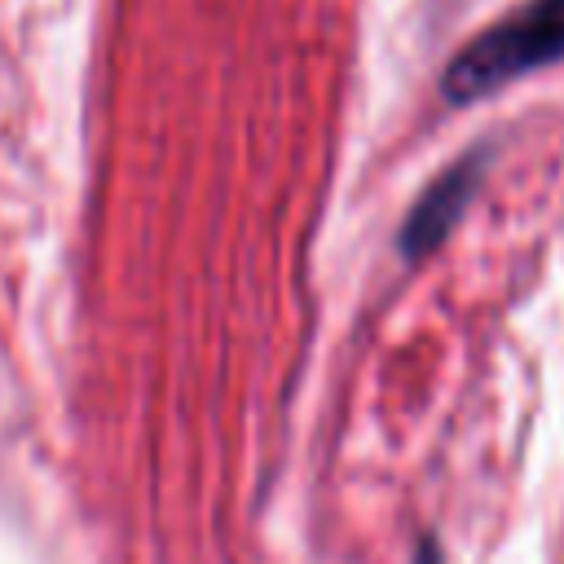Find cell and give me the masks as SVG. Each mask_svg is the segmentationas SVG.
<instances>
[{"label": "cell", "mask_w": 564, "mask_h": 564, "mask_svg": "<svg viewBox=\"0 0 564 564\" xmlns=\"http://www.w3.org/2000/svg\"><path fill=\"white\" fill-rule=\"evenodd\" d=\"M551 62H564V0H529L463 44L441 75V93L463 106Z\"/></svg>", "instance_id": "1"}, {"label": "cell", "mask_w": 564, "mask_h": 564, "mask_svg": "<svg viewBox=\"0 0 564 564\" xmlns=\"http://www.w3.org/2000/svg\"><path fill=\"white\" fill-rule=\"evenodd\" d=\"M485 159L489 154H467L441 181L427 185V194L414 203V212H410V220L401 225V238H397L405 260H423L427 251H436L449 238V229L458 225V216L467 212V203H471V194L480 185Z\"/></svg>", "instance_id": "2"}, {"label": "cell", "mask_w": 564, "mask_h": 564, "mask_svg": "<svg viewBox=\"0 0 564 564\" xmlns=\"http://www.w3.org/2000/svg\"><path fill=\"white\" fill-rule=\"evenodd\" d=\"M414 564H441V555H436V542H432V538H419V551H414Z\"/></svg>", "instance_id": "3"}]
</instances>
